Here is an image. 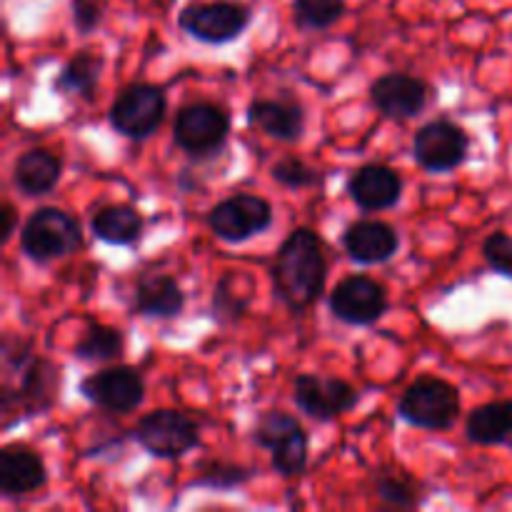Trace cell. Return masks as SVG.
<instances>
[{
  "label": "cell",
  "instance_id": "obj_1",
  "mask_svg": "<svg viewBox=\"0 0 512 512\" xmlns=\"http://www.w3.org/2000/svg\"><path fill=\"white\" fill-rule=\"evenodd\" d=\"M3 373L5 378H18V385L5 383L3 403V428H13L20 420H28L38 413H48L55 405L63 385L58 365L48 358L33 355V348L25 338L5 333L3 338Z\"/></svg>",
  "mask_w": 512,
  "mask_h": 512
},
{
  "label": "cell",
  "instance_id": "obj_2",
  "mask_svg": "<svg viewBox=\"0 0 512 512\" xmlns=\"http://www.w3.org/2000/svg\"><path fill=\"white\" fill-rule=\"evenodd\" d=\"M328 260L313 228H295L278 248L273 263V288L290 310H305L325 293Z\"/></svg>",
  "mask_w": 512,
  "mask_h": 512
},
{
  "label": "cell",
  "instance_id": "obj_3",
  "mask_svg": "<svg viewBox=\"0 0 512 512\" xmlns=\"http://www.w3.org/2000/svg\"><path fill=\"white\" fill-rule=\"evenodd\" d=\"M460 415V393L453 383L433 375L413 380L400 395L398 418L420 430H440L453 428Z\"/></svg>",
  "mask_w": 512,
  "mask_h": 512
},
{
  "label": "cell",
  "instance_id": "obj_4",
  "mask_svg": "<svg viewBox=\"0 0 512 512\" xmlns=\"http://www.w3.org/2000/svg\"><path fill=\"white\" fill-rule=\"evenodd\" d=\"M83 245V228L65 210L45 205L30 213L20 230V248L35 263L68 258Z\"/></svg>",
  "mask_w": 512,
  "mask_h": 512
},
{
  "label": "cell",
  "instance_id": "obj_5",
  "mask_svg": "<svg viewBox=\"0 0 512 512\" xmlns=\"http://www.w3.org/2000/svg\"><path fill=\"white\" fill-rule=\"evenodd\" d=\"M255 443L270 450V465L283 478H300L308 468V433L300 420L285 410H268L260 415Z\"/></svg>",
  "mask_w": 512,
  "mask_h": 512
},
{
  "label": "cell",
  "instance_id": "obj_6",
  "mask_svg": "<svg viewBox=\"0 0 512 512\" xmlns=\"http://www.w3.org/2000/svg\"><path fill=\"white\" fill-rule=\"evenodd\" d=\"M168 110V95L160 85L130 83L115 95L108 110L110 125L130 140H145L160 128Z\"/></svg>",
  "mask_w": 512,
  "mask_h": 512
},
{
  "label": "cell",
  "instance_id": "obj_7",
  "mask_svg": "<svg viewBox=\"0 0 512 512\" xmlns=\"http://www.w3.org/2000/svg\"><path fill=\"white\" fill-rule=\"evenodd\" d=\"M135 440L153 458L175 460L198 448L200 428L190 415L178 410H153L135 425Z\"/></svg>",
  "mask_w": 512,
  "mask_h": 512
},
{
  "label": "cell",
  "instance_id": "obj_8",
  "mask_svg": "<svg viewBox=\"0 0 512 512\" xmlns=\"http://www.w3.org/2000/svg\"><path fill=\"white\" fill-rule=\"evenodd\" d=\"M248 5L233 0H213V3H195L180 10L178 25L190 38L208 45H223L238 40L250 25Z\"/></svg>",
  "mask_w": 512,
  "mask_h": 512
},
{
  "label": "cell",
  "instance_id": "obj_9",
  "mask_svg": "<svg viewBox=\"0 0 512 512\" xmlns=\"http://www.w3.org/2000/svg\"><path fill=\"white\" fill-rule=\"evenodd\" d=\"M230 135V115L213 103H190L175 115L173 140L193 158L218 153Z\"/></svg>",
  "mask_w": 512,
  "mask_h": 512
},
{
  "label": "cell",
  "instance_id": "obj_10",
  "mask_svg": "<svg viewBox=\"0 0 512 512\" xmlns=\"http://www.w3.org/2000/svg\"><path fill=\"white\" fill-rule=\"evenodd\" d=\"M273 225V205L253 193L220 200L208 213V228L225 243H245Z\"/></svg>",
  "mask_w": 512,
  "mask_h": 512
},
{
  "label": "cell",
  "instance_id": "obj_11",
  "mask_svg": "<svg viewBox=\"0 0 512 512\" xmlns=\"http://www.w3.org/2000/svg\"><path fill=\"white\" fill-rule=\"evenodd\" d=\"M470 138L453 120H430L415 133V163L428 173H450L468 160Z\"/></svg>",
  "mask_w": 512,
  "mask_h": 512
},
{
  "label": "cell",
  "instance_id": "obj_12",
  "mask_svg": "<svg viewBox=\"0 0 512 512\" xmlns=\"http://www.w3.org/2000/svg\"><path fill=\"white\" fill-rule=\"evenodd\" d=\"M78 393L100 410L108 413L128 415L143 403L145 383L143 375L130 365H115L105 368L100 373L85 375L78 385Z\"/></svg>",
  "mask_w": 512,
  "mask_h": 512
},
{
  "label": "cell",
  "instance_id": "obj_13",
  "mask_svg": "<svg viewBox=\"0 0 512 512\" xmlns=\"http://www.w3.org/2000/svg\"><path fill=\"white\" fill-rule=\"evenodd\" d=\"M330 313L348 325H373L388 313L390 300L385 285L368 275H350L330 293Z\"/></svg>",
  "mask_w": 512,
  "mask_h": 512
},
{
  "label": "cell",
  "instance_id": "obj_14",
  "mask_svg": "<svg viewBox=\"0 0 512 512\" xmlns=\"http://www.w3.org/2000/svg\"><path fill=\"white\" fill-rule=\"evenodd\" d=\"M293 400L313 420H335L358 405L360 393L343 378H320L303 373L293 380Z\"/></svg>",
  "mask_w": 512,
  "mask_h": 512
},
{
  "label": "cell",
  "instance_id": "obj_15",
  "mask_svg": "<svg viewBox=\"0 0 512 512\" xmlns=\"http://www.w3.org/2000/svg\"><path fill=\"white\" fill-rule=\"evenodd\" d=\"M370 100L385 118L408 120L423 113L430 100V88L425 80L415 78V75L388 73L373 80Z\"/></svg>",
  "mask_w": 512,
  "mask_h": 512
},
{
  "label": "cell",
  "instance_id": "obj_16",
  "mask_svg": "<svg viewBox=\"0 0 512 512\" xmlns=\"http://www.w3.org/2000/svg\"><path fill=\"white\" fill-rule=\"evenodd\" d=\"M48 485L43 458L23 443H10L0 450V493L15 500L33 495Z\"/></svg>",
  "mask_w": 512,
  "mask_h": 512
},
{
  "label": "cell",
  "instance_id": "obj_17",
  "mask_svg": "<svg viewBox=\"0 0 512 512\" xmlns=\"http://www.w3.org/2000/svg\"><path fill=\"white\" fill-rule=\"evenodd\" d=\"M348 193L360 210H390L403 198V180L393 168L380 163L360 165L348 180Z\"/></svg>",
  "mask_w": 512,
  "mask_h": 512
},
{
  "label": "cell",
  "instance_id": "obj_18",
  "mask_svg": "<svg viewBox=\"0 0 512 512\" xmlns=\"http://www.w3.org/2000/svg\"><path fill=\"white\" fill-rule=\"evenodd\" d=\"M398 245V233L383 220H355L343 233L345 253L360 265L385 263L398 253Z\"/></svg>",
  "mask_w": 512,
  "mask_h": 512
},
{
  "label": "cell",
  "instance_id": "obj_19",
  "mask_svg": "<svg viewBox=\"0 0 512 512\" xmlns=\"http://www.w3.org/2000/svg\"><path fill=\"white\" fill-rule=\"evenodd\" d=\"M248 123L270 138L295 143L305 133V110L290 98H258L248 105Z\"/></svg>",
  "mask_w": 512,
  "mask_h": 512
},
{
  "label": "cell",
  "instance_id": "obj_20",
  "mask_svg": "<svg viewBox=\"0 0 512 512\" xmlns=\"http://www.w3.org/2000/svg\"><path fill=\"white\" fill-rule=\"evenodd\" d=\"M185 308V293L175 278L163 273H145L133 293V313L145 318H178Z\"/></svg>",
  "mask_w": 512,
  "mask_h": 512
},
{
  "label": "cell",
  "instance_id": "obj_21",
  "mask_svg": "<svg viewBox=\"0 0 512 512\" xmlns=\"http://www.w3.org/2000/svg\"><path fill=\"white\" fill-rule=\"evenodd\" d=\"M60 173H63V163L58 155L45 148H30L15 160L13 183L23 195L38 198V195H48L58 185Z\"/></svg>",
  "mask_w": 512,
  "mask_h": 512
},
{
  "label": "cell",
  "instance_id": "obj_22",
  "mask_svg": "<svg viewBox=\"0 0 512 512\" xmlns=\"http://www.w3.org/2000/svg\"><path fill=\"white\" fill-rule=\"evenodd\" d=\"M465 435L475 445H500L512 438V398L478 405L465 420Z\"/></svg>",
  "mask_w": 512,
  "mask_h": 512
},
{
  "label": "cell",
  "instance_id": "obj_23",
  "mask_svg": "<svg viewBox=\"0 0 512 512\" xmlns=\"http://www.w3.org/2000/svg\"><path fill=\"white\" fill-rule=\"evenodd\" d=\"M105 58L93 50H78L55 78L53 90L58 95H78V98L93 100L98 90V80L103 75Z\"/></svg>",
  "mask_w": 512,
  "mask_h": 512
},
{
  "label": "cell",
  "instance_id": "obj_24",
  "mask_svg": "<svg viewBox=\"0 0 512 512\" xmlns=\"http://www.w3.org/2000/svg\"><path fill=\"white\" fill-rule=\"evenodd\" d=\"M90 230L108 245H130L143 235V218L130 205H105L93 213Z\"/></svg>",
  "mask_w": 512,
  "mask_h": 512
},
{
  "label": "cell",
  "instance_id": "obj_25",
  "mask_svg": "<svg viewBox=\"0 0 512 512\" xmlns=\"http://www.w3.org/2000/svg\"><path fill=\"white\" fill-rule=\"evenodd\" d=\"M125 350V333L113 328V325H88L83 338L75 343L73 355L85 363H110V360L123 358Z\"/></svg>",
  "mask_w": 512,
  "mask_h": 512
},
{
  "label": "cell",
  "instance_id": "obj_26",
  "mask_svg": "<svg viewBox=\"0 0 512 512\" xmlns=\"http://www.w3.org/2000/svg\"><path fill=\"white\" fill-rule=\"evenodd\" d=\"M295 23L303 30H325L345 15V0H295Z\"/></svg>",
  "mask_w": 512,
  "mask_h": 512
},
{
  "label": "cell",
  "instance_id": "obj_27",
  "mask_svg": "<svg viewBox=\"0 0 512 512\" xmlns=\"http://www.w3.org/2000/svg\"><path fill=\"white\" fill-rule=\"evenodd\" d=\"M198 478L193 480V485H203V488L213 490H233L238 485L248 483L253 478V468H245V465H233V463H220V460H210V463L198 465Z\"/></svg>",
  "mask_w": 512,
  "mask_h": 512
},
{
  "label": "cell",
  "instance_id": "obj_28",
  "mask_svg": "<svg viewBox=\"0 0 512 512\" xmlns=\"http://www.w3.org/2000/svg\"><path fill=\"white\" fill-rule=\"evenodd\" d=\"M375 495H378L388 508L403 510L418 508L420 500H423L420 490L415 488L408 478H403V475H400V478L398 475H380V478L375 480Z\"/></svg>",
  "mask_w": 512,
  "mask_h": 512
},
{
  "label": "cell",
  "instance_id": "obj_29",
  "mask_svg": "<svg viewBox=\"0 0 512 512\" xmlns=\"http://www.w3.org/2000/svg\"><path fill=\"white\" fill-rule=\"evenodd\" d=\"M275 183H280L283 188L288 190H305V188H315L320 183V173L315 168H310L305 160L293 158V155H285L280 158L278 163L273 165L270 170Z\"/></svg>",
  "mask_w": 512,
  "mask_h": 512
},
{
  "label": "cell",
  "instance_id": "obj_30",
  "mask_svg": "<svg viewBox=\"0 0 512 512\" xmlns=\"http://www.w3.org/2000/svg\"><path fill=\"white\" fill-rule=\"evenodd\" d=\"M235 275H225L218 285H215L213 293V313L215 320L223 325H233L243 318L245 308H248V298H240L233 290Z\"/></svg>",
  "mask_w": 512,
  "mask_h": 512
},
{
  "label": "cell",
  "instance_id": "obj_31",
  "mask_svg": "<svg viewBox=\"0 0 512 512\" xmlns=\"http://www.w3.org/2000/svg\"><path fill=\"white\" fill-rule=\"evenodd\" d=\"M483 258L495 273L512 280V235L503 233V230L490 233L488 238L483 240Z\"/></svg>",
  "mask_w": 512,
  "mask_h": 512
},
{
  "label": "cell",
  "instance_id": "obj_32",
  "mask_svg": "<svg viewBox=\"0 0 512 512\" xmlns=\"http://www.w3.org/2000/svg\"><path fill=\"white\" fill-rule=\"evenodd\" d=\"M73 25L80 35H90L103 20V5L100 0H73Z\"/></svg>",
  "mask_w": 512,
  "mask_h": 512
},
{
  "label": "cell",
  "instance_id": "obj_33",
  "mask_svg": "<svg viewBox=\"0 0 512 512\" xmlns=\"http://www.w3.org/2000/svg\"><path fill=\"white\" fill-rule=\"evenodd\" d=\"M15 220H18V213H15V208L10 203L3 205V228H0V233H3V240H10L15 233Z\"/></svg>",
  "mask_w": 512,
  "mask_h": 512
}]
</instances>
